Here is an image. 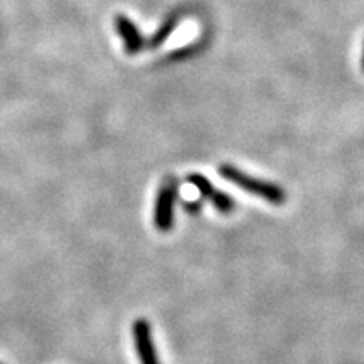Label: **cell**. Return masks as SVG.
I'll return each mask as SVG.
<instances>
[{
    "label": "cell",
    "instance_id": "6da1fadb",
    "mask_svg": "<svg viewBox=\"0 0 364 364\" xmlns=\"http://www.w3.org/2000/svg\"><path fill=\"white\" fill-rule=\"evenodd\" d=\"M220 174L223 179L230 181L231 184L238 186L245 193L257 196V198L263 199V201L273 204V206H282L287 201V193L282 186L275 184V182L258 179L243 172L238 167L230 166V164H221Z\"/></svg>",
    "mask_w": 364,
    "mask_h": 364
},
{
    "label": "cell",
    "instance_id": "7a4b0ae2",
    "mask_svg": "<svg viewBox=\"0 0 364 364\" xmlns=\"http://www.w3.org/2000/svg\"><path fill=\"white\" fill-rule=\"evenodd\" d=\"M179 196V181L174 176L166 177L159 188L154 206V225L161 233H169L176 221V201Z\"/></svg>",
    "mask_w": 364,
    "mask_h": 364
},
{
    "label": "cell",
    "instance_id": "3957f363",
    "mask_svg": "<svg viewBox=\"0 0 364 364\" xmlns=\"http://www.w3.org/2000/svg\"><path fill=\"white\" fill-rule=\"evenodd\" d=\"M132 338H134V346L140 364H161L157 356L156 343H154L152 326H150L147 318H136V321H134V324H132Z\"/></svg>",
    "mask_w": 364,
    "mask_h": 364
},
{
    "label": "cell",
    "instance_id": "277c9868",
    "mask_svg": "<svg viewBox=\"0 0 364 364\" xmlns=\"http://www.w3.org/2000/svg\"><path fill=\"white\" fill-rule=\"evenodd\" d=\"M188 182H191V184L198 189V193L203 196V199L211 203L220 213H225L226 215V213H231L235 209V199L231 198L230 194L216 189L208 177L198 174V172H193V174L188 176Z\"/></svg>",
    "mask_w": 364,
    "mask_h": 364
},
{
    "label": "cell",
    "instance_id": "5b68a950",
    "mask_svg": "<svg viewBox=\"0 0 364 364\" xmlns=\"http://www.w3.org/2000/svg\"><path fill=\"white\" fill-rule=\"evenodd\" d=\"M115 29L118 36L124 39L125 51L129 54H136L144 48L145 41L142 38V34L136 29L134 22H132L127 16H124V14H118L115 17Z\"/></svg>",
    "mask_w": 364,
    "mask_h": 364
},
{
    "label": "cell",
    "instance_id": "8992f818",
    "mask_svg": "<svg viewBox=\"0 0 364 364\" xmlns=\"http://www.w3.org/2000/svg\"><path fill=\"white\" fill-rule=\"evenodd\" d=\"M179 19H181V17L176 16V14H174V16L167 17V19L162 22V26L159 27L156 33H154L152 38H150V43H149L150 48H152V49L159 48V46H161L162 43H166V39L169 38L172 33H174L177 24H179Z\"/></svg>",
    "mask_w": 364,
    "mask_h": 364
},
{
    "label": "cell",
    "instance_id": "52a82bcc",
    "mask_svg": "<svg viewBox=\"0 0 364 364\" xmlns=\"http://www.w3.org/2000/svg\"><path fill=\"white\" fill-rule=\"evenodd\" d=\"M201 206H203V204L199 201H193V203H186L184 209L188 213H191V215H198V213L201 211Z\"/></svg>",
    "mask_w": 364,
    "mask_h": 364
},
{
    "label": "cell",
    "instance_id": "ba28073f",
    "mask_svg": "<svg viewBox=\"0 0 364 364\" xmlns=\"http://www.w3.org/2000/svg\"><path fill=\"white\" fill-rule=\"evenodd\" d=\"M361 65H363V71H364V46H363V59H361Z\"/></svg>",
    "mask_w": 364,
    "mask_h": 364
},
{
    "label": "cell",
    "instance_id": "9c48e42d",
    "mask_svg": "<svg viewBox=\"0 0 364 364\" xmlns=\"http://www.w3.org/2000/svg\"><path fill=\"white\" fill-rule=\"evenodd\" d=\"M0 364H2V363H0Z\"/></svg>",
    "mask_w": 364,
    "mask_h": 364
}]
</instances>
